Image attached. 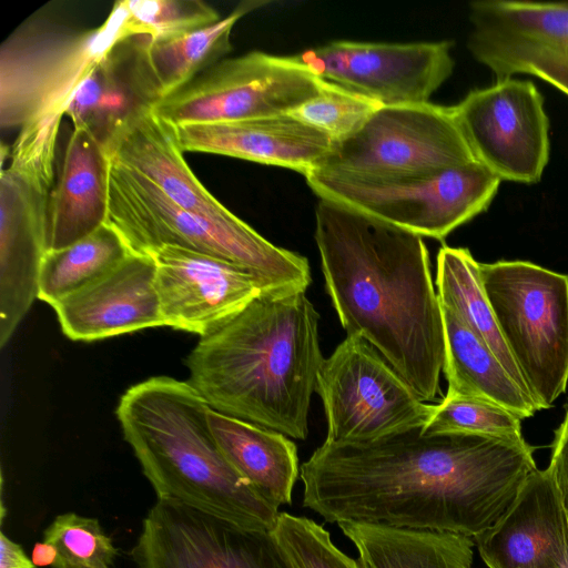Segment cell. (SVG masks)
I'll list each match as a JSON object with an SVG mask.
<instances>
[{"label": "cell", "mask_w": 568, "mask_h": 568, "mask_svg": "<svg viewBox=\"0 0 568 568\" xmlns=\"http://www.w3.org/2000/svg\"><path fill=\"white\" fill-rule=\"evenodd\" d=\"M535 469L526 442L420 427L369 443L324 442L300 476L304 507L327 523L473 538L495 525Z\"/></svg>", "instance_id": "obj_1"}, {"label": "cell", "mask_w": 568, "mask_h": 568, "mask_svg": "<svg viewBox=\"0 0 568 568\" xmlns=\"http://www.w3.org/2000/svg\"><path fill=\"white\" fill-rule=\"evenodd\" d=\"M315 241L326 293L347 335L369 343L422 400H434L445 338L423 237L320 199Z\"/></svg>", "instance_id": "obj_2"}, {"label": "cell", "mask_w": 568, "mask_h": 568, "mask_svg": "<svg viewBox=\"0 0 568 568\" xmlns=\"http://www.w3.org/2000/svg\"><path fill=\"white\" fill-rule=\"evenodd\" d=\"M306 291L265 290L186 358L189 383L224 415L304 440L324 361Z\"/></svg>", "instance_id": "obj_3"}, {"label": "cell", "mask_w": 568, "mask_h": 568, "mask_svg": "<svg viewBox=\"0 0 568 568\" xmlns=\"http://www.w3.org/2000/svg\"><path fill=\"white\" fill-rule=\"evenodd\" d=\"M210 409L189 381L155 376L126 389L115 413L158 499L273 531L278 508L226 459L211 430Z\"/></svg>", "instance_id": "obj_4"}, {"label": "cell", "mask_w": 568, "mask_h": 568, "mask_svg": "<svg viewBox=\"0 0 568 568\" xmlns=\"http://www.w3.org/2000/svg\"><path fill=\"white\" fill-rule=\"evenodd\" d=\"M106 223L132 253L152 256L164 246L225 260L254 273L266 290L306 291L305 256L264 239L244 221L217 224L181 209L154 183L110 159Z\"/></svg>", "instance_id": "obj_5"}, {"label": "cell", "mask_w": 568, "mask_h": 568, "mask_svg": "<svg viewBox=\"0 0 568 568\" xmlns=\"http://www.w3.org/2000/svg\"><path fill=\"white\" fill-rule=\"evenodd\" d=\"M124 0L92 29L32 18L0 48V126L60 123L79 84L120 41L130 38Z\"/></svg>", "instance_id": "obj_6"}, {"label": "cell", "mask_w": 568, "mask_h": 568, "mask_svg": "<svg viewBox=\"0 0 568 568\" xmlns=\"http://www.w3.org/2000/svg\"><path fill=\"white\" fill-rule=\"evenodd\" d=\"M501 336L540 409L568 383V275L528 261L479 263Z\"/></svg>", "instance_id": "obj_7"}, {"label": "cell", "mask_w": 568, "mask_h": 568, "mask_svg": "<svg viewBox=\"0 0 568 568\" xmlns=\"http://www.w3.org/2000/svg\"><path fill=\"white\" fill-rule=\"evenodd\" d=\"M305 179L320 199L439 241L485 212L501 182L478 161L406 176H367L315 169Z\"/></svg>", "instance_id": "obj_8"}, {"label": "cell", "mask_w": 568, "mask_h": 568, "mask_svg": "<svg viewBox=\"0 0 568 568\" xmlns=\"http://www.w3.org/2000/svg\"><path fill=\"white\" fill-rule=\"evenodd\" d=\"M327 422L325 442L369 443L423 427L434 405L422 400L366 341L346 335L316 378Z\"/></svg>", "instance_id": "obj_9"}, {"label": "cell", "mask_w": 568, "mask_h": 568, "mask_svg": "<svg viewBox=\"0 0 568 568\" xmlns=\"http://www.w3.org/2000/svg\"><path fill=\"white\" fill-rule=\"evenodd\" d=\"M324 82L295 55L252 51L220 60L152 111L174 126L274 116L315 97Z\"/></svg>", "instance_id": "obj_10"}, {"label": "cell", "mask_w": 568, "mask_h": 568, "mask_svg": "<svg viewBox=\"0 0 568 568\" xmlns=\"http://www.w3.org/2000/svg\"><path fill=\"white\" fill-rule=\"evenodd\" d=\"M476 161L453 106L432 102L382 105L351 138L335 143L316 169L367 176L440 172Z\"/></svg>", "instance_id": "obj_11"}, {"label": "cell", "mask_w": 568, "mask_h": 568, "mask_svg": "<svg viewBox=\"0 0 568 568\" xmlns=\"http://www.w3.org/2000/svg\"><path fill=\"white\" fill-rule=\"evenodd\" d=\"M138 568H295L273 531L158 499L131 550Z\"/></svg>", "instance_id": "obj_12"}, {"label": "cell", "mask_w": 568, "mask_h": 568, "mask_svg": "<svg viewBox=\"0 0 568 568\" xmlns=\"http://www.w3.org/2000/svg\"><path fill=\"white\" fill-rule=\"evenodd\" d=\"M476 159L500 181L534 184L549 161V119L535 83L507 78L453 105Z\"/></svg>", "instance_id": "obj_13"}, {"label": "cell", "mask_w": 568, "mask_h": 568, "mask_svg": "<svg viewBox=\"0 0 568 568\" xmlns=\"http://www.w3.org/2000/svg\"><path fill=\"white\" fill-rule=\"evenodd\" d=\"M453 43L338 40L296 54L318 78L382 105L429 102L452 75Z\"/></svg>", "instance_id": "obj_14"}, {"label": "cell", "mask_w": 568, "mask_h": 568, "mask_svg": "<svg viewBox=\"0 0 568 568\" xmlns=\"http://www.w3.org/2000/svg\"><path fill=\"white\" fill-rule=\"evenodd\" d=\"M467 48L497 80L530 74L568 95V2L478 0Z\"/></svg>", "instance_id": "obj_15"}, {"label": "cell", "mask_w": 568, "mask_h": 568, "mask_svg": "<svg viewBox=\"0 0 568 568\" xmlns=\"http://www.w3.org/2000/svg\"><path fill=\"white\" fill-rule=\"evenodd\" d=\"M53 179L8 166L0 175V346L38 298Z\"/></svg>", "instance_id": "obj_16"}, {"label": "cell", "mask_w": 568, "mask_h": 568, "mask_svg": "<svg viewBox=\"0 0 568 568\" xmlns=\"http://www.w3.org/2000/svg\"><path fill=\"white\" fill-rule=\"evenodd\" d=\"M155 261V291L165 326L204 337L266 290L251 271L207 254L164 246Z\"/></svg>", "instance_id": "obj_17"}, {"label": "cell", "mask_w": 568, "mask_h": 568, "mask_svg": "<svg viewBox=\"0 0 568 568\" xmlns=\"http://www.w3.org/2000/svg\"><path fill=\"white\" fill-rule=\"evenodd\" d=\"M473 540L488 568H568V517L547 468L535 469L505 514Z\"/></svg>", "instance_id": "obj_18"}, {"label": "cell", "mask_w": 568, "mask_h": 568, "mask_svg": "<svg viewBox=\"0 0 568 568\" xmlns=\"http://www.w3.org/2000/svg\"><path fill=\"white\" fill-rule=\"evenodd\" d=\"M155 261L131 253L113 271L52 307L72 341H97L165 326L155 291Z\"/></svg>", "instance_id": "obj_19"}, {"label": "cell", "mask_w": 568, "mask_h": 568, "mask_svg": "<svg viewBox=\"0 0 568 568\" xmlns=\"http://www.w3.org/2000/svg\"><path fill=\"white\" fill-rule=\"evenodd\" d=\"M145 37L120 41L79 84L65 114L106 149L134 119L160 100L145 55Z\"/></svg>", "instance_id": "obj_20"}, {"label": "cell", "mask_w": 568, "mask_h": 568, "mask_svg": "<svg viewBox=\"0 0 568 568\" xmlns=\"http://www.w3.org/2000/svg\"><path fill=\"white\" fill-rule=\"evenodd\" d=\"M180 148L237 158L300 172L318 168L334 142L288 113L274 116L175 126Z\"/></svg>", "instance_id": "obj_21"}, {"label": "cell", "mask_w": 568, "mask_h": 568, "mask_svg": "<svg viewBox=\"0 0 568 568\" xmlns=\"http://www.w3.org/2000/svg\"><path fill=\"white\" fill-rule=\"evenodd\" d=\"M108 152L112 161L150 180L189 213L223 225L242 222L197 180L183 156L175 126L152 109L131 121Z\"/></svg>", "instance_id": "obj_22"}, {"label": "cell", "mask_w": 568, "mask_h": 568, "mask_svg": "<svg viewBox=\"0 0 568 568\" xmlns=\"http://www.w3.org/2000/svg\"><path fill=\"white\" fill-rule=\"evenodd\" d=\"M110 156L85 129H73L51 190L48 252L90 235L106 223Z\"/></svg>", "instance_id": "obj_23"}, {"label": "cell", "mask_w": 568, "mask_h": 568, "mask_svg": "<svg viewBox=\"0 0 568 568\" xmlns=\"http://www.w3.org/2000/svg\"><path fill=\"white\" fill-rule=\"evenodd\" d=\"M211 430L226 459L271 504H292L300 474L297 448L287 436L214 409Z\"/></svg>", "instance_id": "obj_24"}, {"label": "cell", "mask_w": 568, "mask_h": 568, "mask_svg": "<svg viewBox=\"0 0 568 568\" xmlns=\"http://www.w3.org/2000/svg\"><path fill=\"white\" fill-rule=\"evenodd\" d=\"M447 379L446 396L473 398L500 406L521 419L538 406L513 379L493 351L448 307L440 304Z\"/></svg>", "instance_id": "obj_25"}, {"label": "cell", "mask_w": 568, "mask_h": 568, "mask_svg": "<svg viewBox=\"0 0 568 568\" xmlns=\"http://www.w3.org/2000/svg\"><path fill=\"white\" fill-rule=\"evenodd\" d=\"M364 568H474L473 538L361 523L338 524Z\"/></svg>", "instance_id": "obj_26"}, {"label": "cell", "mask_w": 568, "mask_h": 568, "mask_svg": "<svg viewBox=\"0 0 568 568\" xmlns=\"http://www.w3.org/2000/svg\"><path fill=\"white\" fill-rule=\"evenodd\" d=\"M435 284L439 303L452 310L493 351L517 385L531 397L486 297L479 262L469 250L442 246Z\"/></svg>", "instance_id": "obj_27"}, {"label": "cell", "mask_w": 568, "mask_h": 568, "mask_svg": "<svg viewBox=\"0 0 568 568\" xmlns=\"http://www.w3.org/2000/svg\"><path fill=\"white\" fill-rule=\"evenodd\" d=\"M268 3L243 1L226 17L207 27L164 40L145 39V55L160 100L178 91L232 50L231 31L246 13Z\"/></svg>", "instance_id": "obj_28"}, {"label": "cell", "mask_w": 568, "mask_h": 568, "mask_svg": "<svg viewBox=\"0 0 568 568\" xmlns=\"http://www.w3.org/2000/svg\"><path fill=\"white\" fill-rule=\"evenodd\" d=\"M131 253L121 235L105 223L72 245L45 254L38 298L53 306L113 271Z\"/></svg>", "instance_id": "obj_29"}, {"label": "cell", "mask_w": 568, "mask_h": 568, "mask_svg": "<svg viewBox=\"0 0 568 568\" xmlns=\"http://www.w3.org/2000/svg\"><path fill=\"white\" fill-rule=\"evenodd\" d=\"M131 37L170 40L217 22L220 14L201 0H124Z\"/></svg>", "instance_id": "obj_30"}, {"label": "cell", "mask_w": 568, "mask_h": 568, "mask_svg": "<svg viewBox=\"0 0 568 568\" xmlns=\"http://www.w3.org/2000/svg\"><path fill=\"white\" fill-rule=\"evenodd\" d=\"M521 420L511 412L487 402L445 396L439 404L434 405L422 432L429 435L480 434L524 443Z\"/></svg>", "instance_id": "obj_31"}, {"label": "cell", "mask_w": 568, "mask_h": 568, "mask_svg": "<svg viewBox=\"0 0 568 568\" xmlns=\"http://www.w3.org/2000/svg\"><path fill=\"white\" fill-rule=\"evenodd\" d=\"M382 104L325 81L321 91L288 112L293 118L342 142L358 132Z\"/></svg>", "instance_id": "obj_32"}, {"label": "cell", "mask_w": 568, "mask_h": 568, "mask_svg": "<svg viewBox=\"0 0 568 568\" xmlns=\"http://www.w3.org/2000/svg\"><path fill=\"white\" fill-rule=\"evenodd\" d=\"M295 568H364L332 541L329 532L311 518L282 511L273 529Z\"/></svg>", "instance_id": "obj_33"}, {"label": "cell", "mask_w": 568, "mask_h": 568, "mask_svg": "<svg viewBox=\"0 0 568 568\" xmlns=\"http://www.w3.org/2000/svg\"><path fill=\"white\" fill-rule=\"evenodd\" d=\"M43 540L58 548L69 568L110 567L118 554L98 519L75 513L57 516L43 531Z\"/></svg>", "instance_id": "obj_34"}, {"label": "cell", "mask_w": 568, "mask_h": 568, "mask_svg": "<svg viewBox=\"0 0 568 568\" xmlns=\"http://www.w3.org/2000/svg\"><path fill=\"white\" fill-rule=\"evenodd\" d=\"M547 470L568 517V409L562 423L555 430L552 452Z\"/></svg>", "instance_id": "obj_35"}, {"label": "cell", "mask_w": 568, "mask_h": 568, "mask_svg": "<svg viewBox=\"0 0 568 568\" xmlns=\"http://www.w3.org/2000/svg\"><path fill=\"white\" fill-rule=\"evenodd\" d=\"M0 568H38L21 547L0 532Z\"/></svg>", "instance_id": "obj_36"}, {"label": "cell", "mask_w": 568, "mask_h": 568, "mask_svg": "<svg viewBox=\"0 0 568 568\" xmlns=\"http://www.w3.org/2000/svg\"><path fill=\"white\" fill-rule=\"evenodd\" d=\"M31 560L38 568H69L58 548L44 540L33 545Z\"/></svg>", "instance_id": "obj_37"}, {"label": "cell", "mask_w": 568, "mask_h": 568, "mask_svg": "<svg viewBox=\"0 0 568 568\" xmlns=\"http://www.w3.org/2000/svg\"><path fill=\"white\" fill-rule=\"evenodd\" d=\"M73 568H110V567H73Z\"/></svg>", "instance_id": "obj_38"}]
</instances>
